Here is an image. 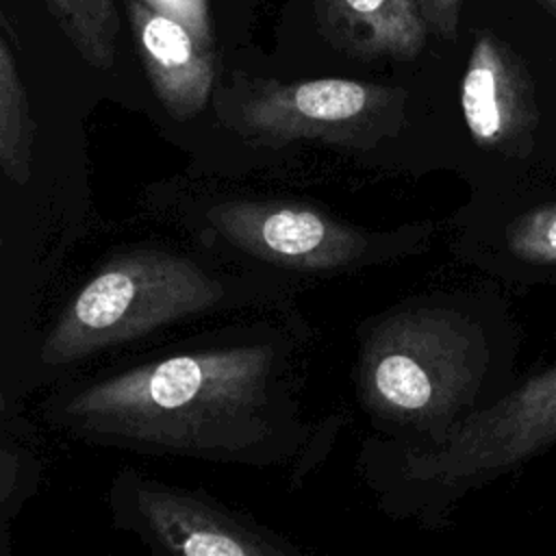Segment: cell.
<instances>
[{"instance_id": "cell-1", "label": "cell", "mask_w": 556, "mask_h": 556, "mask_svg": "<svg viewBox=\"0 0 556 556\" xmlns=\"http://www.w3.org/2000/svg\"><path fill=\"white\" fill-rule=\"evenodd\" d=\"M302 332L237 324L124 369L72 380L43 402L63 432L135 454L271 467L306 456L319 432L298 400Z\"/></svg>"}, {"instance_id": "cell-2", "label": "cell", "mask_w": 556, "mask_h": 556, "mask_svg": "<svg viewBox=\"0 0 556 556\" xmlns=\"http://www.w3.org/2000/svg\"><path fill=\"white\" fill-rule=\"evenodd\" d=\"M289 293L269 269L228 271L169 248H130L106 258L46 332L37 363L61 369L187 319L235 308L282 306Z\"/></svg>"}, {"instance_id": "cell-3", "label": "cell", "mask_w": 556, "mask_h": 556, "mask_svg": "<svg viewBox=\"0 0 556 556\" xmlns=\"http://www.w3.org/2000/svg\"><path fill=\"white\" fill-rule=\"evenodd\" d=\"M489 367L484 328L434 298H410L358 328L356 393L376 434L430 443L473 413Z\"/></svg>"}, {"instance_id": "cell-4", "label": "cell", "mask_w": 556, "mask_h": 556, "mask_svg": "<svg viewBox=\"0 0 556 556\" xmlns=\"http://www.w3.org/2000/svg\"><path fill=\"white\" fill-rule=\"evenodd\" d=\"M556 443V367L469 413L439 441L371 434L361 469L380 506L400 517H432L456 493Z\"/></svg>"}, {"instance_id": "cell-5", "label": "cell", "mask_w": 556, "mask_h": 556, "mask_svg": "<svg viewBox=\"0 0 556 556\" xmlns=\"http://www.w3.org/2000/svg\"><path fill=\"white\" fill-rule=\"evenodd\" d=\"M165 206L213 254L232 263L295 274H343L419 248L421 230H369L313 204L224 193L167 191Z\"/></svg>"}, {"instance_id": "cell-6", "label": "cell", "mask_w": 556, "mask_h": 556, "mask_svg": "<svg viewBox=\"0 0 556 556\" xmlns=\"http://www.w3.org/2000/svg\"><path fill=\"white\" fill-rule=\"evenodd\" d=\"M219 126L258 150L315 141L354 156H389L408 128V91L354 78L276 80L232 74L213 93Z\"/></svg>"}, {"instance_id": "cell-7", "label": "cell", "mask_w": 556, "mask_h": 556, "mask_svg": "<svg viewBox=\"0 0 556 556\" xmlns=\"http://www.w3.org/2000/svg\"><path fill=\"white\" fill-rule=\"evenodd\" d=\"M117 528L154 552L180 556H291L298 547L202 491L150 480L124 467L109 493Z\"/></svg>"}, {"instance_id": "cell-8", "label": "cell", "mask_w": 556, "mask_h": 556, "mask_svg": "<svg viewBox=\"0 0 556 556\" xmlns=\"http://www.w3.org/2000/svg\"><path fill=\"white\" fill-rule=\"evenodd\" d=\"M135 50L148 83L174 122H193L213 104L217 89L215 50L178 20L143 0H126Z\"/></svg>"}, {"instance_id": "cell-9", "label": "cell", "mask_w": 556, "mask_h": 556, "mask_svg": "<svg viewBox=\"0 0 556 556\" xmlns=\"http://www.w3.org/2000/svg\"><path fill=\"white\" fill-rule=\"evenodd\" d=\"M469 139L480 148H502L528 128L534 106L523 65L493 33L473 39L458 91Z\"/></svg>"}, {"instance_id": "cell-10", "label": "cell", "mask_w": 556, "mask_h": 556, "mask_svg": "<svg viewBox=\"0 0 556 556\" xmlns=\"http://www.w3.org/2000/svg\"><path fill=\"white\" fill-rule=\"evenodd\" d=\"M313 9L326 43L361 61H415L430 35L417 0H315Z\"/></svg>"}, {"instance_id": "cell-11", "label": "cell", "mask_w": 556, "mask_h": 556, "mask_svg": "<svg viewBox=\"0 0 556 556\" xmlns=\"http://www.w3.org/2000/svg\"><path fill=\"white\" fill-rule=\"evenodd\" d=\"M35 139V119L30 115L26 89L20 76L17 59L7 41L0 39V161L2 172L13 182H26L30 176Z\"/></svg>"}, {"instance_id": "cell-12", "label": "cell", "mask_w": 556, "mask_h": 556, "mask_svg": "<svg viewBox=\"0 0 556 556\" xmlns=\"http://www.w3.org/2000/svg\"><path fill=\"white\" fill-rule=\"evenodd\" d=\"M46 4L87 65L96 70L113 65L119 33L115 0H46Z\"/></svg>"}, {"instance_id": "cell-13", "label": "cell", "mask_w": 556, "mask_h": 556, "mask_svg": "<svg viewBox=\"0 0 556 556\" xmlns=\"http://www.w3.org/2000/svg\"><path fill=\"white\" fill-rule=\"evenodd\" d=\"M504 237L517 258L534 265H556V202L515 217Z\"/></svg>"}, {"instance_id": "cell-14", "label": "cell", "mask_w": 556, "mask_h": 556, "mask_svg": "<svg viewBox=\"0 0 556 556\" xmlns=\"http://www.w3.org/2000/svg\"><path fill=\"white\" fill-rule=\"evenodd\" d=\"M152 9L182 22L202 46L215 50V35H213V20L208 0H143Z\"/></svg>"}, {"instance_id": "cell-15", "label": "cell", "mask_w": 556, "mask_h": 556, "mask_svg": "<svg viewBox=\"0 0 556 556\" xmlns=\"http://www.w3.org/2000/svg\"><path fill=\"white\" fill-rule=\"evenodd\" d=\"M428 30L441 39H454L458 33L463 0H417Z\"/></svg>"}, {"instance_id": "cell-16", "label": "cell", "mask_w": 556, "mask_h": 556, "mask_svg": "<svg viewBox=\"0 0 556 556\" xmlns=\"http://www.w3.org/2000/svg\"><path fill=\"white\" fill-rule=\"evenodd\" d=\"M541 2V7L547 11V13H552L554 17H556V0H539Z\"/></svg>"}]
</instances>
